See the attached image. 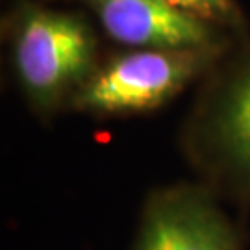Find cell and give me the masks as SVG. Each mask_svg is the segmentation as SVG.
I'll return each mask as SVG.
<instances>
[{
  "label": "cell",
  "mask_w": 250,
  "mask_h": 250,
  "mask_svg": "<svg viewBox=\"0 0 250 250\" xmlns=\"http://www.w3.org/2000/svg\"><path fill=\"white\" fill-rule=\"evenodd\" d=\"M209 125L217 152L250 186V60L223 91Z\"/></svg>",
  "instance_id": "5b68a950"
},
{
  "label": "cell",
  "mask_w": 250,
  "mask_h": 250,
  "mask_svg": "<svg viewBox=\"0 0 250 250\" xmlns=\"http://www.w3.org/2000/svg\"><path fill=\"white\" fill-rule=\"evenodd\" d=\"M15 67L36 106L46 107L80 89L93 74L95 37L80 17L26 6L15 30Z\"/></svg>",
  "instance_id": "7a4b0ae2"
},
{
  "label": "cell",
  "mask_w": 250,
  "mask_h": 250,
  "mask_svg": "<svg viewBox=\"0 0 250 250\" xmlns=\"http://www.w3.org/2000/svg\"><path fill=\"white\" fill-rule=\"evenodd\" d=\"M219 46L134 48L91 74L74 106L100 115L139 113L165 104L213 62Z\"/></svg>",
  "instance_id": "6da1fadb"
},
{
  "label": "cell",
  "mask_w": 250,
  "mask_h": 250,
  "mask_svg": "<svg viewBox=\"0 0 250 250\" xmlns=\"http://www.w3.org/2000/svg\"><path fill=\"white\" fill-rule=\"evenodd\" d=\"M134 250H243L230 219L198 189H169L145 208Z\"/></svg>",
  "instance_id": "3957f363"
},
{
  "label": "cell",
  "mask_w": 250,
  "mask_h": 250,
  "mask_svg": "<svg viewBox=\"0 0 250 250\" xmlns=\"http://www.w3.org/2000/svg\"><path fill=\"white\" fill-rule=\"evenodd\" d=\"M163 2L209 24H232L237 21L235 0H163Z\"/></svg>",
  "instance_id": "8992f818"
},
{
  "label": "cell",
  "mask_w": 250,
  "mask_h": 250,
  "mask_svg": "<svg viewBox=\"0 0 250 250\" xmlns=\"http://www.w3.org/2000/svg\"><path fill=\"white\" fill-rule=\"evenodd\" d=\"M99 17L117 43L130 48L219 46L213 24L188 15L163 0H80Z\"/></svg>",
  "instance_id": "277c9868"
}]
</instances>
